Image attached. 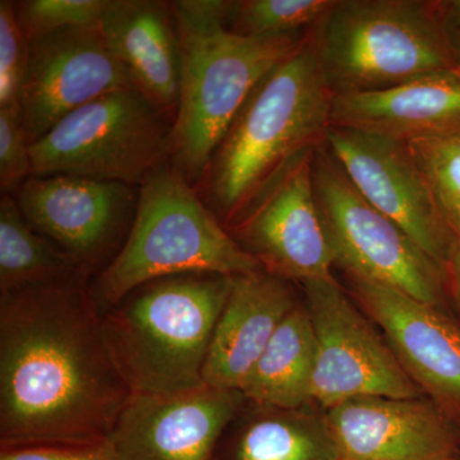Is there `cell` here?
Returning <instances> with one entry per match:
<instances>
[{"mask_svg":"<svg viewBox=\"0 0 460 460\" xmlns=\"http://www.w3.org/2000/svg\"><path fill=\"white\" fill-rule=\"evenodd\" d=\"M171 5L180 35L181 84L169 162L193 186L204 180L248 96L311 32L239 35L229 29L230 0H180Z\"/></svg>","mask_w":460,"mask_h":460,"instance_id":"cell-2","label":"cell"},{"mask_svg":"<svg viewBox=\"0 0 460 460\" xmlns=\"http://www.w3.org/2000/svg\"><path fill=\"white\" fill-rule=\"evenodd\" d=\"M246 398L202 385L174 394L132 395L108 440L119 460H215Z\"/></svg>","mask_w":460,"mask_h":460,"instance_id":"cell-15","label":"cell"},{"mask_svg":"<svg viewBox=\"0 0 460 460\" xmlns=\"http://www.w3.org/2000/svg\"><path fill=\"white\" fill-rule=\"evenodd\" d=\"M330 122L402 144L460 133V72H438L374 93L332 96Z\"/></svg>","mask_w":460,"mask_h":460,"instance_id":"cell-18","label":"cell"},{"mask_svg":"<svg viewBox=\"0 0 460 460\" xmlns=\"http://www.w3.org/2000/svg\"><path fill=\"white\" fill-rule=\"evenodd\" d=\"M90 275L0 293V450L107 440L132 393Z\"/></svg>","mask_w":460,"mask_h":460,"instance_id":"cell-1","label":"cell"},{"mask_svg":"<svg viewBox=\"0 0 460 460\" xmlns=\"http://www.w3.org/2000/svg\"><path fill=\"white\" fill-rule=\"evenodd\" d=\"M316 151L278 172L226 228L263 271L292 283L334 278L335 259L314 196Z\"/></svg>","mask_w":460,"mask_h":460,"instance_id":"cell-10","label":"cell"},{"mask_svg":"<svg viewBox=\"0 0 460 460\" xmlns=\"http://www.w3.org/2000/svg\"><path fill=\"white\" fill-rule=\"evenodd\" d=\"M337 460H456L460 426L426 398L363 396L325 411Z\"/></svg>","mask_w":460,"mask_h":460,"instance_id":"cell-16","label":"cell"},{"mask_svg":"<svg viewBox=\"0 0 460 460\" xmlns=\"http://www.w3.org/2000/svg\"><path fill=\"white\" fill-rule=\"evenodd\" d=\"M0 460H119L111 441L0 450Z\"/></svg>","mask_w":460,"mask_h":460,"instance_id":"cell-28","label":"cell"},{"mask_svg":"<svg viewBox=\"0 0 460 460\" xmlns=\"http://www.w3.org/2000/svg\"><path fill=\"white\" fill-rule=\"evenodd\" d=\"M407 146L441 220L460 242V133L420 138Z\"/></svg>","mask_w":460,"mask_h":460,"instance_id":"cell-24","label":"cell"},{"mask_svg":"<svg viewBox=\"0 0 460 460\" xmlns=\"http://www.w3.org/2000/svg\"><path fill=\"white\" fill-rule=\"evenodd\" d=\"M314 189L335 265L347 278L449 310L443 265L363 198L326 144L314 153Z\"/></svg>","mask_w":460,"mask_h":460,"instance_id":"cell-8","label":"cell"},{"mask_svg":"<svg viewBox=\"0 0 460 460\" xmlns=\"http://www.w3.org/2000/svg\"><path fill=\"white\" fill-rule=\"evenodd\" d=\"M456 460H459V456H458V458H456Z\"/></svg>","mask_w":460,"mask_h":460,"instance_id":"cell-31","label":"cell"},{"mask_svg":"<svg viewBox=\"0 0 460 460\" xmlns=\"http://www.w3.org/2000/svg\"><path fill=\"white\" fill-rule=\"evenodd\" d=\"M135 89L98 27H75L29 41L20 107L30 145L93 100Z\"/></svg>","mask_w":460,"mask_h":460,"instance_id":"cell-12","label":"cell"},{"mask_svg":"<svg viewBox=\"0 0 460 460\" xmlns=\"http://www.w3.org/2000/svg\"><path fill=\"white\" fill-rule=\"evenodd\" d=\"M232 278H162L132 290L102 314L105 345L132 395L174 394L205 385V362Z\"/></svg>","mask_w":460,"mask_h":460,"instance_id":"cell-4","label":"cell"},{"mask_svg":"<svg viewBox=\"0 0 460 460\" xmlns=\"http://www.w3.org/2000/svg\"><path fill=\"white\" fill-rule=\"evenodd\" d=\"M349 295L381 329L396 359L447 419L460 426V323L449 310L348 278Z\"/></svg>","mask_w":460,"mask_h":460,"instance_id":"cell-13","label":"cell"},{"mask_svg":"<svg viewBox=\"0 0 460 460\" xmlns=\"http://www.w3.org/2000/svg\"><path fill=\"white\" fill-rule=\"evenodd\" d=\"M314 40L332 96L392 89L456 69L436 0H337Z\"/></svg>","mask_w":460,"mask_h":460,"instance_id":"cell-6","label":"cell"},{"mask_svg":"<svg viewBox=\"0 0 460 460\" xmlns=\"http://www.w3.org/2000/svg\"><path fill=\"white\" fill-rule=\"evenodd\" d=\"M100 30L133 87L163 113L177 111L181 49L171 3L109 0Z\"/></svg>","mask_w":460,"mask_h":460,"instance_id":"cell-19","label":"cell"},{"mask_svg":"<svg viewBox=\"0 0 460 460\" xmlns=\"http://www.w3.org/2000/svg\"><path fill=\"white\" fill-rule=\"evenodd\" d=\"M298 304L292 281L263 270L233 277L208 348L205 385L241 392L272 335Z\"/></svg>","mask_w":460,"mask_h":460,"instance_id":"cell-17","label":"cell"},{"mask_svg":"<svg viewBox=\"0 0 460 460\" xmlns=\"http://www.w3.org/2000/svg\"><path fill=\"white\" fill-rule=\"evenodd\" d=\"M20 105L0 108V187L12 195L21 184L32 177L30 154Z\"/></svg>","mask_w":460,"mask_h":460,"instance_id":"cell-27","label":"cell"},{"mask_svg":"<svg viewBox=\"0 0 460 460\" xmlns=\"http://www.w3.org/2000/svg\"><path fill=\"white\" fill-rule=\"evenodd\" d=\"M29 40L21 29L16 3L0 2V108L20 105Z\"/></svg>","mask_w":460,"mask_h":460,"instance_id":"cell-26","label":"cell"},{"mask_svg":"<svg viewBox=\"0 0 460 460\" xmlns=\"http://www.w3.org/2000/svg\"><path fill=\"white\" fill-rule=\"evenodd\" d=\"M80 272L84 271L74 260L27 223L16 198L3 193L0 199V293L63 279Z\"/></svg>","mask_w":460,"mask_h":460,"instance_id":"cell-22","label":"cell"},{"mask_svg":"<svg viewBox=\"0 0 460 460\" xmlns=\"http://www.w3.org/2000/svg\"><path fill=\"white\" fill-rule=\"evenodd\" d=\"M316 358L313 323L305 304H298L272 335L241 393L247 402L262 407L298 410L314 405Z\"/></svg>","mask_w":460,"mask_h":460,"instance_id":"cell-21","label":"cell"},{"mask_svg":"<svg viewBox=\"0 0 460 460\" xmlns=\"http://www.w3.org/2000/svg\"><path fill=\"white\" fill-rule=\"evenodd\" d=\"M261 270L168 160L138 187L128 237L113 261L93 278L91 293L102 314L132 290L162 278Z\"/></svg>","mask_w":460,"mask_h":460,"instance_id":"cell-5","label":"cell"},{"mask_svg":"<svg viewBox=\"0 0 460 460\" xmlns=\"http://www.w3.org/2000/svg\"><path fill=\"white\" fill-rule=\"evenodd\" d=\"M436 11L454 66L460 72V0H436Z\"/></svg>","mask_w":460,"mask_h":460,"instance_id":"cell-29","label":"cell"},{"mask_svg":"<svg viewBox=\"0 0 460 460\" xmlns=\"http://www.w3.org/2000/svg\"><path fill=\"white\" fill-rule=\"evenodd\" d=\"M140 91H115L66 115L30 146L33 177L68 175L140 187L168 162L172 127Z\"/></svg>","mask_w":460,"mask_h":460,"instance_id":"cell-7","label":"cell"},{"mask_svg":"<svg viewBox=\"0 0 460 460\" xmlns=\"http://www.w3.org/2000/svg\"><path fill=\"white\" fill-rule=\"evenodd\" d=\"M337 0H238L229 29L253 38H280L313 32Z\"/></svg>","mask_w":460,"mask_h":460,"instance_id":"cell-23","label":"cell"},{"mask_svg":"<svg viewBox=\"0 0 460 460\" xmlns=\"http://www.w3.org/2000/svg\"><path fill=\"white\" fill-rule=\"evenodd\" d=\"M16 193L27 223L91 278L119 252L138 204V187L68 175H32Z\"/></svg>","mask_w":460,"mask_h":460,"instance_id":"cell-11","label":"cell"},{"mask_svg":"<svg viewBox=\"0 0 460 460\" xmlns=\"http://www.w3.org/2000/svg\"><path fill=\"white\" fill-rule=\"evenodd\" d=\"M244 402L226 426L215 460H337L325 411Z\"/></svg>","mask_w":460,"mask_h":460,"instance_id":"cell-20","label":"cell"},{"mask_svg":"<svg viewBox=\"0 0 460 460\" xmlns=\"http://www.w3.org/2000/svg\"><path fill=\"white\" fill-rule=\"evenodd\" d=\"M302 286L316 337L314 404L326 411L363 396H425L335 278Z\"/></svg>","mask_w":460,"mask_h":460,"instance_id":"cell-9","label":"cell"},{"mask_svg":"<svg viewBox=\"0 0 460 460\" xmlns=\"http://www.w3.org/2000/svg\"><path fill=\"white\" fill-rule=\"evenodd\" d=\"M445 296L449 311L460 323V242L454 241L443 263Z\"/></svg>","mask_w":460,"mask_h":460,"instance_id":"cell-30","label":"cell"},{"mask_svg":"<svg viewBox=\"0 0 460 460\" xmlns=\"http://www.w3.org/2000/svg\"><path fill=\"white\" fill-rule=\"evenodd\" d=\"M326 145L363 198L443 265L456 239L436 210L407 144L330 127Z\"/></svg>","mask_w":460,"mask_h":460,"instance_id":"cell-14","label":"cell"},{"mask_svg":"<svg viewBox=\"0 0 460 460\" xmlns=\"http://www.w3.org/2000/svg\"><path fill=\"white\" fill-rule=\"evenodd\" d=\"M109 0H27L16 13L27 40L75 27H98Z\"/></svg>","mask_w":460,"mask_h":460,"instance_id":"cell-25","label":"cell"},{"mask_svg":"<svg viewBox=\"0 0 460 460\" xmlns=\"http://www.w3.org/2000/svg\"><path fill=\"white\" fill-rule=\"evenodd\" d=\"M332 100L313 31L257 84L211 157L206 205L226 228L289 163L326 144Z\"/></svg>","mask_w":460,"mask_h":460,"instance_id":"cell-3","label":"cell"}]
</instances>
